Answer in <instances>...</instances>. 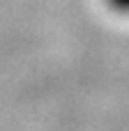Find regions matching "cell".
<instances>
[{
  "label": "cell",
  "instance_id": "obj_1",
  "mask_svg": "<svg viewBox=\"0 0 129 131\" xmlns=\"http://www.w3.org/2000/svg\"><path fill=\"white\" fill-rule=\"evenodd\" d=\"M106 5L118 14H129V0H106Z\"/></svg>",
  "mask_w": 129,
  "mask_h": 131
}]
</instances>
